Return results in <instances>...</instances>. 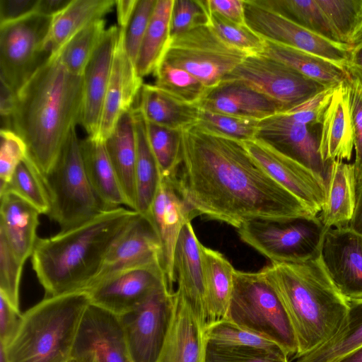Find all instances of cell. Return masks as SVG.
Returning <instances> with one entry per match:
<instances>
[{"label": "cell", "instance_id": "obj_32", "mask_svg": "<svg viewBox=\"0 0 362 362\" xmlns=\"http://www.w3.org/2000/svg\"><path fill=\"white\" fill-rule=\"evenodd\" d=\"M115 6L113 0H71L60 13L52 17L46 40L52 55L59 50L76 33L91 23L103 18Z\"/></svg>", "mask_w": 362, "mask_h": 362}, {"label": "cell", "instance_id": "obj_47", "mask_svg": "<svg viewBox=\"0 0 362 362\" xmlns=\"http://www.w3.org/2000/svg\"><path fill=\"white\" fill-rule=\"evenodd\" d=\"M207 0H173L170 40L197 27L209 24Z\"/></svg>", "mask_w": 362, "mask_h": 362}, {"label": "cell", "instance_id": "obj_39", "mask_svg": "<svg viewBox=\"0 0 362 362\" xmlns=\"http://www.w3.org/2000/svg\"><path fill=\"white\" fill-rule=\"evenodd\" d=\"M129 109L131 108L127 104L123 74L122 44L119 30L97 139L105 141L112 133L122 115Z\"/></svg>", "mask_w": 362, "mask_h": 362}, {"label": "cell", "instance_id": "obj_60", "mask_svg": "<svg viewBox=\"0 0 362 362\" xmlns=\"http://www.w3.org/2000/svg\"><path fill=\"white\" fill-rule=\"evenodd\" d=\"M333 362H362V346L346 354Z\"/></svg>", "mask_w": 362, "mask_h": 362}, {"label": "cell", "instance_id": "obj_57", "mask_svg": "<svg viewBox=\"0 0 362 362\" xmlns=\"http://www.w3.org/2000/svg\"><path fill=\"white\" fill-rule=\"evenodd\" d=\"M138 0H117L115 6L118 27L124 30L128 25L135 10Z\"/></svg>", "mask_w": 362, "mask_h": 362}, {"label": "cell", "instance_id": "obj_49", "mask_svg": "<svg viewBox=\"0 0 362 362\" xmlns=\"http://www.w3.org/2000/svg\"><path fill=\"white\" fill-rule=\"evenodd\" d=\"M206 362H290L284 352L221 346L206 341Z\"/></svg>", "mask_w": 362, "mask_h": 362}, {"label": "cell", "instance_id": "obj_44", "mask_svg": "<svg viewBox=\"0 0 362 362\" xmlns=\"http://www.w3.org/2000/svg\"><path fill=\"white\" fill-rule=\"evenodd\" d=\"M205 336L207 342L216 345L254 348L272 352H284L274 341L242 328L226 319L207 326L205 328Z\"/></svg>", "mask_w": 362, "mask_h": 362}, {"label": "cell", "instance_id": "obj_24", "mask_svg": "<svg viewBox=\"0 0 362 362\" xmlns=\"http://www.w3.org/2000/svg\"><path fill=\"white\" fill-rule=\"evenodd\" d=\"M174 298L173 317L156 362H206L205 329L175 292Z\"/></svg>", "mask_w": 362, "mask_h": 362}, {"label": "cell", "instance_id": "obj_61", "mask_svg": "<svg viewBox=\"0 0 362 362\" xmlns=\"http://www.w3.org/2000/svg\"><path fill=\"white\" fill-rule=\"evenodd\" d=\"M0 362H8L5 352V349L1 344H0Z\"/></svg>", "mask_w": 362, "mask_h": 362}, {"label": "cell", "instance_id": "obj_26", "mask_svg": "<svg viewBox=\"0 0 362 362\" xmlns=\"http://www.w3.org/2000/svg\"><path fill=\"white\" fill-rule=\"evenodd\" d=\"M0 199V236L25 263L31 257L38 239L37 230L41 214L14 194H1Z\"/></svg>", "mask_w": 362, "mask_h": 362}, {"label": "cell", "instance_id": "obj_1", "mask_svg": "<svg viewBox=\"0 0 362 362\" xmlns=\"http://www.w3.org/2000/svg\"><path fill=\"white\" fill-rule=\"evenodd\" d=\"M175 187L192 218L204 216L237 229L254 220L288 221L315 216L252 157L243 142L197 124L182 130Z\"/></svg>", "mask_w": 362, "mask_h": 362}, {"label": "cell", "instance_id": "obj_50", "mask_svg": "<svg viewBox=\"0 0 362 362\" xmlns=\"http://www.w3.org/2000/svg\"><path fill=\"white\" fill-rule=\"evenodd\" d=\"M24 262L0 236V294L20 310V284Z\"/></svg>", "mask_w": 362, "mask_h": 362}, {"label": "cell", "instance_id": "obj_5", "mask_svg": "<svg viewBox=\"0 0 362 362\" xmlns=\"http://www.w3.org/2000/svg\"><path fill=\"white\" fill-rule=\"evenodd\" d=\"M90 304L87 292L81 291L46 296L30 308L13 339L4 346L8 362L69 361Z\"/></svg>", "mask_w": 362, "mask_h": 362}, {"label": "cell", "instance_id": "obj_6", "mask_svg": "<svg viewBox=\"0 0 362 362\" xmlns=\"http://www.w3.org/2000/svg\"><path fill=\"white\" fill-rule=\"evenodd\" d=\"M226 320L274 341L288 357L298 351L289 317L260 271H235Z\"/></svg>", "mask_w": 362, "mask_h": 362}, {"label": "cell", "instance_id": "obj_55", "mask_svg": "<svg viewBox=\"0 0 362 362\" xmlns=\"http://www.w3.org/2000/svg\"><path fill=\"white\" fill-rule=\"evenodd\" d=\"M210 12L231 22L245 25L244 0H207Z\"/></svg>", "mask_w": 362, "mask_h": 362}, {"label": "cell", "instance_id": "obj_54", "mask_svg": "<svg viewBox=\"0 0 362 362\" xmlns=\"http://www.w3.org/2000/svg\"><path fill=\"white\" fill-rule=\"evenodd\" d=\"M38 0H0V24L23 18L36 12Z\"/></svg>", "mask_w": 362, "mask_h": 362}, {"label": "cell", "instance_id": "obj_10", "mask_svg": "<svg viewBox=\"0 0 362 362\" xmlns=\"http://www.w3.org/2000/svg\"><path fill=\"white\" fill-rule=\"evenodd\" d=\"M52 20L35 12L0 24V81L16 94L52 56L46 45Z\"/></svg>", "mask_w": 362, "mask_h": 362}, {"label": "cell", "instance_id": "obj_40", "mask_svg": "<svg viewBox=\"0 0 362 362\" xmlns=\"http://www.w3.org/2000/svg\"><path fill=\"white\" fill-rule=\"evenodd\" d=\"M106 30L105 20H97L76 33L56 54L70 73L83 76Z\"/></svg>", "mask_w": 362, "mask_h": 362}, {"label": "cell", "instance_id": "obj_18", "mask_svg": "<svg viewBox=\"0 0 362 362\" xmlns=\"http://www.w3.org/2000/svg\"><path fill=\"white\" fill-rule=\"evenodd\" d=\"M320 257L331 280L346 298H362L361 235L349 226L327 229Z\"/></svg>", "mask_w": 362, "mask_h": 362}, {"label": "cell", "instance_id": "obj_52", "mask_svg": "<svg viewBox=\"0 0 362 362\" xmlns=\"http://www.w3.org/2000/svg\"><path fill=\"white\" fill-rule=\"evenodd\" d=\"M346 81L349 89L355 129L354 165L357 190L362 187V81L349 74H347Z\"/></svg>", "mask_w": 362, "mask_h": 362}, {"label": "cell", "instance_id": "obj_8", "mask_svg": "<svg viewBox=\"0 0 362 362\" xmlns=\"http://www.w3.org/2000/svg\"><path fill=\"white\" fill-rule=\"evenodd\" d=\"M325 103L317 96L285 112L259 121L256 138L291 157L327 180L329 163L319 153V126Z\"/></svg>", "mask_w": 362, "mask_h": 362}, {"label": "cell", "instance_id": "obj_41", "mask_svg": "<svg viewBox=\"0 0 362 362\" xmlns=\"http://www.w3.org/2000/svg\"><path fill=\"white\" fill-rule=\"evenodd\" d=\"M155 84L176 99L199 106L211 88L187 71L161 60L153 73Z\"/></svg>", "mask_w": 362, "mask_h": 362}, {"label": "cell", "instance_id": "obj_22", "mask_svg": "<svg viewBox=\"0 0 362 362\" xmlns=\"http://www.w3.org/2000/svg\"><path fill=\"white\" fill-rule=\"evenodd\" d=\"M319 153L324 163L350 160L355 129L346 79L335 87L320 124Z\"/></svg>", "mask_w": 362, "mask_h": 362}, {"label": "cell", "instance_id": "obj_2", "mask_svg": "<svg viewBox=\"0 0 362 362\" xmlns=\"http://www.w3.org/2000/svg\"><path fill=\"white\" fill-rule=\"evenodd\" d=\"M83 76L52 55L16 94L11 129L24 141L27 158L41 176L56 163L71 131L81 124Z\"/></svg>", "mask_w": 362, "mask_h": 362}, {"label": "cell", "instance_id": "obj_25", "mask_svg": "<svg viewBox=\"0 0 362 362\" xmlns=\"http://www.w3.org/2000/svg\"><path fill=\"white\" fill-rule=\"evenodd\" d=\"M199 107L214 112L257 121L284 112L273 100L235 81H223L211 88Z\"/></svg>", "mask_w": 362, "mask_h": 362}, {"label": "cell", "instance_id": "obj_59", "mask_svg": "<svg viewBox=\"0 0 362 362\" xmlns=\"http://www.w3.org/2000/svg\"><path fill=\"white\" fill-rule=\"evenodd\" d=\"M348 226L355 233L362 235V187L356 190L354 211Z\"/></svg>", "mask_w": 362, "mask_h": 362}, {"label": "cell", "instance_id": "obj_3", "mask_svg": "<svg viewBox=\"0 0 362 362\" xmlns=\"http://www.w3.org/2000/svg\"><path fill=\"white\" fill-rule=\"evenodd\" d=\"M138 212L124 206L49 238H38L32 267L47 296L86 291L98 275L110 249Z\"/></svg>", "mask_w": 362, "mask_h": 362}, {"label": "cell", "instance_id": "obj_28", "mask_svg": "<svg viewBox=\"0 0 362 362\" xmlns=\"http://www.w3.org/2000/svg\"><path fill=\"white\" fill-rule=\"evenodd\" d=\"M205 287L206 327L227 317L235 269L219 252L200 245Z\"/></svg>", "mask_w": 362, "mask_h": 362}, {"label": "cell", "instance_id": "obj_11", "mask_svg": "<svg viewBox=\"0 0 362 362\" xmlns=\"http://www.w3.org/2000/svg\"><path fill=\"white\" fill-rule=\"evenodd\" d=\"M247 56L224 42L206 25L171 39L162 59L187 71L205 86L212 88Z\"/></svg>", "mask_w": 362, "mask_h": 362}, {"label": "cell", "instance_id": "obj_21", "mask_svg": "<svg viewBox=\"0 0 362 362\" xmlns=\"http://www.w3.org/2000/svg\"><path fill=\"white\" fill-rule=\"evenodd\" d=\"M160 245L156 231L148 217L138 213L110 249L91 285L125 269L160 264Z\"/></svg>", "mask_w": 362, "mask_h": 362}, {"label": "cell", "instance_id": "obj_30", "mask_svg": "<svg viewBox=\"0 0 362 362\" xmlns=\"http://www.w3.org/2000/svg\"><path fill=\"white\" fill-rule=\"evenodd\" d=\"M105 144L127 206L134 210L136 135L132 107L122 115Z\"/></svg>", "mask_w": 362, "mask_h": 362}, {"label": "cell", "instance_id": "obj_31", "mask_svg": "<svg viewBox=\"0 0 362 362\" xmlns=\"http://www.w3.org/2000/svg\"><path fill=\"white\" fill-rule=\"evenodd\" d=\"M136 107L147 122L178 130L197 124L199 107L182 102L156 85L143 84Z\"/></svg>", "mask_w": 362, "mask_h": 362}, {"label": "cell", "instance_id": "obj_37", "mask_svg": "<svg viewBox=\"0 0 362 362\" xmlns=\"http://www.w3.org/2000/svg\"><path fill=\"white\" fill-rule=\"evenodd\" d=\"M261 4L330 41L339 40L317 0H259ZM343 44V43H342Z\"/></svg>", "mask_w": 362, "mask_h": 362}, {"label": "cell", "instance_id": "obj_36", "mask_svg": "<svg viewBox=\"0 0 362 362\" xmlns=\"http://www.w3.org/2000/svg\"><path fill=\"white\" fill-rule=\"evenodd\" d=\"M362 346V298L349 300V313L344 326L329 341L294 362H333Z\"/></svg>", "mask_w": 362, "mask_h": 362}, {"label": "cell", "instance_id": "obj_43", "mask_svg": "<svg viewBox=\"0 0 362 362\" xmlns=\"http://www.w3.org/2000/svg\"><path fill=\"white\" fill-rule=\"evenodd\" d=\"M341 43L352 45L362 35V0H317Z\"/></svg>", "mask_w": 362, "mask_h": 362}, {"label": "cell", "instance_id": "obj_51", "mask_svg": "<svg viewBox=\"0 0 362 362\" xmlns=\"http://www.w3.org/2000/svg\"><path fill=\"white\" fill-rule=\"evenodd\" d=\"M0 180L1 185L7 183L18 165L27 156L26 146L13 130L1 129Z\"/></svg>", "mask_w": 362, "mask_h": 362}, {"label": "cell", "instance_id": "obj_34", "mask_svg": "<svg viewBox=\"0 0 362 362\" xmlns=\"http://www.w3.org/2000/svg\"><path fill=\"white\" fill-rule=\"evenodd\" d=\"M325 86L336 87L347 78L346 70L310 53L266 41L262 53Z\"/></svg>", "mask_w": 362, "mask_h": 362}, {"label": "cell", "instance_id": "obj_56", "mask_svg": "<svg viewBox=\"0 0 362 362\" xmlns=\"http://www.w3.org/2000/svg\"><path fill=\"white\" fill-rule=\"evenodd\" d=\"M344 69L362 81V35L351 45Z\"/></svg>", "mask_w": 362, "mask_h": 362}, {"label": "cell", "instance_id": "obj_16", "mask_svg": "<svg viewBox=\"0 0 362 362\" xmlns=\"http://www.w3.org/2000/svg\"><path fill=\"white\" fill-rule=\"evenodd\" d=\"M165 283L160 264L154 263L114 273L94 283L86 291L91 304L119 316Z\"/></svg>", "mask_w": 362, "mask_h": 362}, {"label": "cell", "instance_id": "obj_20", "mask_svg": "<svg viewBox=\"0 0 362 362\" xmlns=\"http://www.w3.org/2000/svg\"><path fill=\"white\" fill-rule=\"evenodd\" d=\"M119 28L106 29L83 74V98L81 125L88 136L97 139L104 100L109 85Z\"/></svg>", "mask_w": 362, "mask_h": 362}, {"label": "cell", "instance_id": "obj_7", "mask_svg": "<svg viewBox=\"0 0 362 362\" xmlns=\"http://www.w3.org/2000/svg\"><path fill=\"white\" fill-rule=\"evenodd\" d=\"M42 178L50 202L47 216L61 230L81 224L107 210L88 178L76 128L69 134L52 169Z\"/></svg>", "mask_w": 362, "mask_h": 362}, {"label": "cell", "instance_id": "obj_13", "mask_svg": "<svg viewBox=\"0 0 362 362\" xmlns=\"http://www.w3.org/2000/svg\"><path fill=\"white\" fill-rule=\"evenodd\" d=\"M175 291L161 285L119 317L134 362H156L174 311Z\"/></svg>", "mask_w": 362, "mask_h": 362}, {"label": "cell", "instance_id": "obj_29", "mask_svg": "<svg viewBox=\"0 0 362 362\" xmlns=\"http://www.w3.org/2000/svg\"><path fill=\"white\" fill-rule=\"evenodd\" d=\"M85 170L96 196L106 209L127 206V201L109 158L105 141L81 140Z\"/></svg>", "mask_w": 362, "mask_h": 362}, {"label": "cell", "instance_id": "obj_46", "mask_svg": "<svg viewBox=\"0 0 362 362\" xmlns=\"http://www.w3.org/2000/svg\"><path fill=\"white\" fill-rule=\"evenodd\" d=\"M209 25L224 42L248 55L264 51L265 40L246 24H238L210 12Z\"/></svg>", "mask_w": 362, "mask_h": 362}, {"label": "cell", "instance_id": "obj_12", "mask_svg": "<svg viewBox=\"0 0 362 362\" xmlns=\"http://www.w3.org/2000/svg\"><path fill=\"white\" fill-rule=\"evenodd\" d=\"M223 81H235L248 86L275 101L284 112L327 88L264 54L247 56Z\"/></svg>", "mask_w": 362, "mask_h": 362}, {"label": "cell", "instance_id": "obj_53", "mask_svg": "<svg viewBox=\"0 0 362 362\" xmlns=\"http://www.w3.org/2000/svg\"><path fill=\"white\" fill-rule=\"evenodd\" d=\"M22 313L0 294V344L6 346L16 334Z\"/></svg>", "mask_w": 362, "mask_h": 362}, {"label": "cell", "instance_id": "obj_58", "mask_svg": "<svg viewBox=\"0 0 362 362\" xmlns=\"http://www.w3.org/2000/svg\"><path fill=\"white\" fill-rule=\"evenodd\" d=\"M71 0H38L36 12L54 17L64 9Z\"/></svg>", "mask_w": 362, "mask_h": 362}, {"label": "cell", "instance_id": "obj_9", "mask_svg": "<svg viewBox=\"0 0 362 362\" xmlns=\"http://www.w3.org/2000/svg\"><path fill=\"white\" fill-rule=\"evenodd\" d=\"M237 230L242 241L271 263H300L320 255L327 229L317 215L284 222L254 220Z\"/></svg>", "mask_w": 362, "mask_h": 362}, {"label": "cell", "instance_id": "obj_62", "mask_svg": "<svg viewBox=\"0 0 362 362\" xmlns=\"http://www.w3.org/2000/svg\"><path fill=\"white\" fill-rule=\"evenodd\" d=\"M68 362H77V361H75V360H74V359H71V360H70L69 361H68Z\"/></svg>", "mask_w": 362, "mask_h": 362}, {"label": "cell", "instance_id": "obj_33", "mask_svg": "<svg viewBox=\"0 0 362 362\" xmlns=\"http://www.w3.org/2000/svg\"><path fill=\"white\" fill-rule=\"evenodd\" d=\"M132 110L136 135L134 210L146 215L157 192L160 175L148 140L145 119L136 107L132 106Z\"/></svg>", "mask_w": 362, "mask_h": 362}, {"label": "cell", "instance_id": "obj_35", "mask_svg": "<svg viewBox=\"0 0 362 362\" xmlns=\"http://www.w3.org/2000/svg\"><path fill=\"white\" fill-rule=\"evenodd\" d=\"M173 0H157L138 54L136 69L142 78L154 72L170 42Z\"/></svg>", "mask_w": 362, "mask_h": 362}, {"label": "cell", "instance_id": "obj_17", "mask_svg": "<svg viewBox=\"0 0 362 362\" xmlns=\"http://www.w3.org/2000/svg\"><path fill=\"white\" fill-rule=\"evenodd\" d=\"M77 362H134L119 317L90 304L72 351Z\"/></svg>", "mask_w": 362, "mask_h": 362}, {"label": "cell", "instance_id": "obj_38", "mask_svg": "<svg viewBox=\"0 0 362 362\" xmlns=\"http://www.w3.org/2000/svg\"><path fill=\"white\" fill-rule=\"evenodd\" d=\"M148 140L158 165L160 180L175 182L182 162V131L145 120Z\"/></svg>", "mask_w": 362, "mask_h": 362}, {"label": "cell", "instance_id": "obj_23", "mask_svg": "<svg viewBox=\"0 0 362 362\" xmlns=\"http://www.w3.org/2000/svg\"><path fill=\"white\" fill-rule=\"evenodd\" d=\"M201 243L191 221L181 229L176 245L173 269L177 288L175 293L182 298L206 328L205 287L201 262Z\"/></svg>", "mask_w": 362, "mask_h": 362}, {"label": "cell", "instance_id": "obj_4", "mask_svg": "<svg viewBox=\"0 0 362 362\" xmlns=\"http://www.w3.org/2000/svg\"><path fill=\"white\" fill-rule=\"evenodd\" d=\"M260 272L276 292L293 326L298 351L293 360L332 339L343 328L349 300L337 289L320 253L300 263H271Z\"/></svg>", "mask_w": 362, "mask_h": 362}, {"label": "cell", "instance_id": "obj_15", "mask_svg": "<svg viewBox=\"0 0 362 362\" xmlns=\"http://www.w3.org/2000/svg\"><path fill=\"white\" fill-rule=\"evenodd\" d=\"M243 144L276 182L318 215L326 199V182L322 176L260 139Z\"/></svg>", "mask_w": 362, "mask_h": 362}, {"label": "cell", "instance_id": "obj_19", "mask_svg": "<svg viewBox=\"0 0 362 362\" xmlns=\"http://www.w3.org/2000/svg\"><path fill=\"white\" fill-rule=\"evenodd\" d=\"M145 216L158 236L160 245V266L170 288L173 290L176 281L173 262L177 239L183 226L192 219L174 182L160 180L149 211Z\"/></svg>", "mask_w": 362, "mask_h": 362}, {"label": "cell", "instance_id": "obj_42", "mask_svg": "<svg viewBox=\"0 0 362 362\" xmlns=\"http://www.w3.org/2000/svg\"><path fill=\"white\" fill-rule=\"evenodd\" d=\"M6 192L25 200L41 214L47 215L49 211V197L42 176L27 156L18 165L10 180L0 186V194Z\"/></svg>", "mask_w": 362, "mask_h": 362}, {"label": "cell", "instance_id": "obj_45", "mask_svg": "<svg viewBox=\"0 0 362 362\" xmlns=\"http://www.w3.org/2000/svg\"><path fill=\"white\" fill-rule=\"evenodd\" d=\"M259 122L199 108L196 124L211 134L245 142L256 138Z\"/></svg>", "mask_w": 362, "mask_h": 362}, {"label": "cell", "instance_id": "obj_48", "mask_svg": "<svg viewBox=\"0 0 362 362\" xmlns=\"http://www.w3.org/2000/svg\"><path fill=\"white\" fill-rule=\"evenodd\" d=\"M157 0H138L134 13L120 36L124 50L136 67V62Z\"/></svg>", "mask_w": 362, "mask_h": 362}, {"label": "cell", "instance_id": "obj_27", "mask_svg": "<svg viewBox=\"0 0 362 362\" xmlns=\"http://www.w3.org/2000/svg\"><path fill=\"white\" fill-rule=\"evenodd\" d=\"M356 199L354 163H329L326 180V199L318 217L326 229L346 227L351 219Z\"/></svg>", "mask_w": 362, "mask_h": 362}, {"label": "cell", "instance_id": "obj_14", "mask_svg": "<svg viewBox=\"0 0 362 362\" xmlns=\"http://www.w3.org/2000/svg\"><path fill=\"white\" fill-rule=\"evenodd\" d=\"M246 25L266 41L293 47L344 69L351 46L330 41L263 5L244 0Z\"/></svg>", "mask_w": 362, "mask_h": 362}]
</instances>
